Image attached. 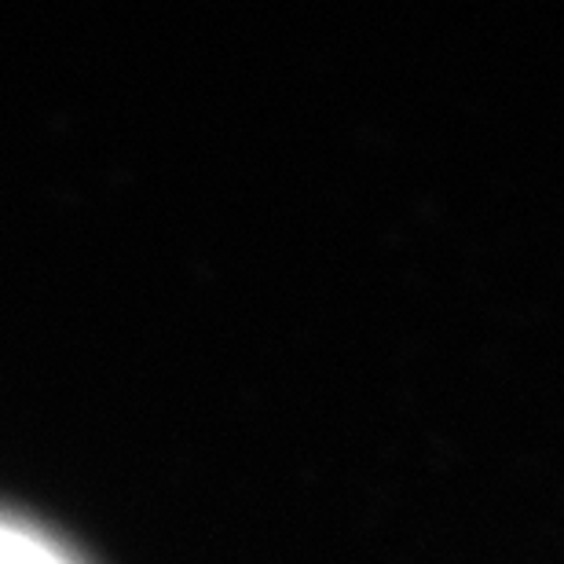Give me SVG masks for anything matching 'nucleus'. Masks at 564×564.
Returning <instances> with one entry per match:
<instances>
[{
	"mask_svg": "<svg viewBox=\"0 0 564 564\" xmlns=\"http://www.w3.org/2000/svg\"><path fill=\"white\" fill-rule=\"evenodd\" d=\"M0 564H63L48 543L0 521Z\"/></svg>",
	"mask_w": 564,
	"mask_h": 564,
	"instance_id": "f257e3e1",
	"label": "nucleus"
}]
</instances>
